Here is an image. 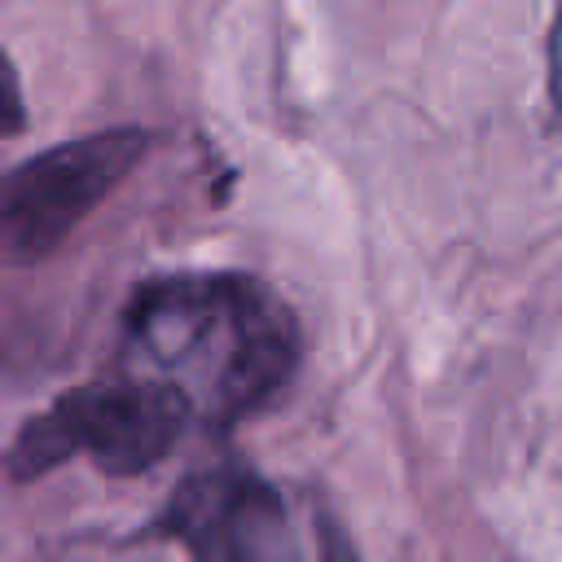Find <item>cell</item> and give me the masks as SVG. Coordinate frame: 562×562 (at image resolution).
I'll return each instance as SVG.
<instances>
[{"instance_id":"6da1fadb","label":"cell","mask_w":562,"mask_h":562,"mask_svg":"<svg viewBox=\"0 0 562 562\" xmlns=\"http://www.w3.org/2000/svg\"><path fill=\"white\" fill-rule=\"evenodd\" d=\"M127 351L132 373L171 386L193 417L237 422L285 386L299 325L250 277H162L127 307Z\"/></svg>"},{"instance_id":"7a4b0ae2","label":"cell","mask_w":562,"mask_h":562,"mask_svg":"<svg viewBox=\"0 0 562 562\" xmlns=\"http://www.w3.org/2000/svg\"><path fill=\"white\" fill-rule=\"evenodd\" d=\"M189 422L193 413L171 386L127 369L35 413L9 448V474L40 479L75 452H88L105 474H140L171 452Z\"/></svg>"},{"instance_id":"3957f363","label":"cell","mask_w":562,"mask_h":562,"mask_svg":"<svg viewBox=\"0 0 562 562\" xmlns=\"http://www.w3.org/2000/svg\"><path fill=\"white\" fill-rule=\"evenodd\" d=\"M171 531L193 562H360L316 509L299 514L290 496L246 470H215L171 505Z\"/></svg>"},{"instance_id":"277c9868","label":"cell","mask_w":562,"mask_h":562,"mask_svg":"<svg viewBox=\"0 0 562 562\" xmlns=\"http://www.w3.org/2000/svg\"><path fill=\"white\" fill-rule=\"evenodd\" d=\"M149 140L154 136L140 127H119L66 140L13 167L0 180V263L48 259L145 158Z\"/></svg>"},{"instance_id":"5b68a950","label":"cell","mask_w":562,"mask_h":562,"mask_svg":"<svg viewBox=\"0 0 562 562\" xmlns=\"http://www.w3.org/2000/svg\"><path fill=\"white\" fill-rule=\"evenodd\" d=\"M26 123V105H22V88H18V70L9 61V53L0 48V136L22 132Z\"/></svg>"}]
</instances>
